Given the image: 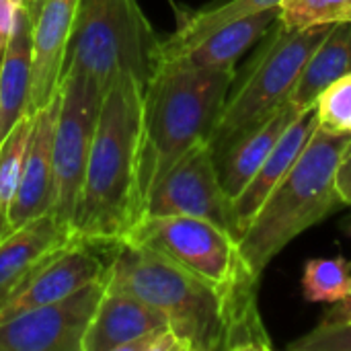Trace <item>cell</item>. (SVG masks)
I'll return each instance as SVG.
<instances>
[{"mask_svg":"<svg viewBox=\"0 0 351 351\" xmlns=\"http://www.w3.org/2000/svg\"><path fill=\"white\" fill-rule=\"evenodd\" d=\"M107 280L158 308L189 351L274 350L259 292H222L162 253L130 241L111 245Z\"/></svg>","mask_w":351,"mask_h":351,"instance_id":"1","label":"cell"},{"mask_svg":"<svg viewBox=\"0 0 351 351\" xmlns=\"http://www.w3.org/2000/svg\"><path fill=\"white\" fill-rule=\"evenodd\" d=\"M144 84L117 76L105 90L86 171L72 216L76 241L111 247L144 216L140 191Z\"/></svg>","mask_w":351,"mask_h":351,"instance_id":"2","label":"cell"},{"mask_svg":"<svg viewBox=\"0 0 351 351\" xmlns=\"http://www.w3.org/2000/svg\"><path fill=\"white\" fill-rule=\"evenodd\" d=\"M237 76V68H195L160 62L144 86L140 191H150L195 144L210 140Z\"/></svg>","mask_w":351,"mask_h":351,"instance_id":"3","label":"cell"},{"mask_svg":"<svg viewBox=\"0 0 351 351\" xmlns=\"http://www.w3.org/2000/svg\"><path fill=\"white\" fill-rule=\"evenodd\" d=\"M351 148V134H331L321 128L278 183L263 208L239 239V247L257 278L304 230L343 208L335 177Z\"/></svg>","mask_w":351,"mask_h":351,"instance_id":"4","label":"cell"},{"mask_svg":"<svg viewBox=\"0 0 351 351\" xmlns=\"http://www.w3.org/2000/svg\"><path fill=\"white\" fill-rule=\"evenodd\" d=\"M335 25L290 29L276 21L259 49L237 72L228 99L210 136L214 154H222L239 136L288 103L306 62Z\"/></svg>","mask_w":351,"mask_h":351,"instance_id":"5","label":"cell"},{"mask_svg":"<svg viewBox=\"0 0 351 351\" xmlns=\"http://www.w3.org/2000/svg\"><path fill=\"white\" fill-rule=\"evenodd\" d=\"M160 41L138 0H80L64 74L84 72L103 90L121 74L146 86L160 60Z\"/></svg>","mask_w":351,"mask_h":351,"instance_id":"6","label":"cell"},{"mask_svg":"<svg viewBox=\"0 0 351 351\" xmlns=\"http://www.w3.org/2000/svg\"><path fill=\"white\" fill-rule=\"evenodd\" d=\"M150 247L222 292H259V280L241 253L234 234L193 216H142L123 239Z\"/></svg>","mask_w":351,"mask_h":351,"instance_id":"7","label":"cell"},{"mask_svg":"<svg viewBox=\"0 0 351 351\" xmlns=\"http://www.w3.org/2000/svg\"><path fill=\"white\" fill-rule=\"evenodd\" d=\"M105 90L84 72L68 70L60 88V111L53 136V214L72 228L90 144Z\"/></svg>","mask_w":351,"mask_h":351,"instance_id":"8","label":"cell"},{"mask_svg":"<svg viewBox=\"0 0 351 351\" xmlns=\"http://www.w3.org/2000/svg\"><path fill=\"white\" fill-rule=\"evenodd\" d=\"M144 216L206 218L234 234L232 204L222 189L216 154L208 140L185 152L156 183L146 199Z\"/></svg>","mask_w":351,"mask_h":351,"instance_id":"9","label":"cell"},{"mask_svg":"<svg viewBox=\"0 0 351 351\" xmlns=\"http://www.w3.org/2000/svg\"><path fill=\"white\" fill-rule=\"evenodd\" d=\"M105 288L107 278L64 300L0 321V351H82Z\"/></svg>","mask_w":351,"mask_h":351,"instance_id":"10","label":"cell"},{"mask_svg":"<svg viewBox=\"0 0 351 351\" xmlns=\"http://www.w3.org/2000/svg\"><path fill=\"white\" fill-rule=\"evenodd\" d=\"M103 249L105 247L76 241L58 255H53L4 306H0V321L10 319L23 311L64 300L86 288L88 284L107 278L109 251L105 257L101 255Z\"/></svg>","mask_w":351,"mask_h":351,"instance_id":"11","label":"cell"},{"mask_svg":"<svg viewBox=\"0 0 351 351\" xmlns=\"http://www.w3.org/2000/svg\"><path fill=\"white\" fill-rule=\"evenodd\" d=\"M60 111V93L41 109L33 111V130L23 162V173L14 199L8 206V220L19 228L43 214L53 212L56 206V177H53V136Z\"/></svg>","mask_w":351,"mask_h":351,"instance_id":"12","label":"cell"},{"mask_svg":"<svg viewBox=\"0 0 351 351\" xmlns=\"http://www.w3.org/2000/svg\"><path fill=\"white\" fill-rule=\"evenodd\" d=\"M76 243L72 228L53 212L14 228L0 243V306H4L31 276L53 255Z\"/></svg>","mask_w":351,"mask_h":351,"instance_id":"13","label":"cell"},{"mask_svg":"<svg viewBox=\"0 0 351 351\" xmlns=\"http://www.w3.org/2000/svg\"><path fill=\"white\" fill-rule=\"evenodd\" d=\"M80 0H45L33 23L31 111L45 107L62 88Z\"/></svg>","mask_w":351,"mask_h":351,"instance_id":"14","label":"cell"},{"mask_svg":"<svg viewBox=\"0 0 351 351\" xmlns=\"http://www.w3.org/2000/svg\"><path fill=\"white\" fill-rule=\"evenodd\" d=\"M319 128V115L317 105L304 107L298 117L288 125V130L282 134L269 156L263 160L255 177L247 183V187L230 202L232 204V226L237 241L247 232L259 210L263 208L265 199L271 195V191L278 187V183L288 175V171L294 167L306 144L311 142L313 134Z\"/></svg>","mask_w":351,"mask_h":351,"instance_id":"15","label":"cell"},{"mask_svg":"<svg viewBox=\"0 0 351 351\" xmlns=\"http://www.w3.org/2000/svg\"><path fill=\"white\" fill-rule=\"evenodd\" d=\"M169 319L138 296L109 284L88 325L82 351H123L142 335L167 327Z\"/></svg>","mask_w":351,"mask_h":351,"instance_id":"16","label":"cell"},{"mask_svg":"<svg viewBox=\"0 0 351 351\" xmlns=\"http://www.w3.org/2000/svg\"><path fill=\"white\" fill-rule=\"evenodd\" d=\"M302 109L294 107L290 101L276 109L267 119L239 136L222 154L216 156L218 165V175L224 193L232 202L245 187L247 183L255 177L263 160L269 156L282 134L288 130V125L298 117Z\"/></svg>","mask_w":351,"mask_h":351,"instance_id":"17","label":"cell"},{"mask_svg":"<svg viewBox=\"0 0 351 351\" xmlns=\"http://www.w3.org/2000/svg\"><path fill=\"white\" fill-rule=\"evenodd\" d=\"M33 23L21 6L12 37L0 58V140L31 111V80H33Z\"/></svg>","mask_w":351,"mask_h":351,"instance_id":"18","label":"cell"},{"mask_svg":"<svg viewBox=\"0 0 351 351\" xmlns=\"http://www.w3.org/2000/svg\"><path fill=\"white\" fill-rule=\"evenodd\" d=\"M278 16L280 6H271L245 19L232 21L189 47L181 58H177V62L195 68H237L241 56L255 43H261V39L276 25Z\"/></svg>","mask_w":351,"mask_h":351,"instance_id":"19","label":"cell"},{"mask_svg":"<svg viewBox=\"0 0 351 351\" xmlns=\"http://www.w3.org/2000/svg\"><path fill=\"white\" fill-rule=\"evenodd\" d=\"M351 72V21L337 23L306 62L290 103L298 109L317 103L319 95L337 78Z\"/></svg>","mask_w":351,"mask_h":351,"instance_id":"20","label":"cell"},{"mask_svg":"<svg viewBox=\"0 0 351 351\" xmlns=\"http://www.w3.org/2000/svg\"><path fill=\"white\" fill-rule=\"evenodd\" d=\"M282 0H222L220 4L199 8L189 12L177 27L173 35L160 41V62L177 60L181 58L189 47L206 39L210 33L218 31L220 27L245 19L249 14H255L259 10L280 6Z\"/></svg>","mask_w":351,"mask_h":351,"instance_id":"21","label":"cell"},{"mask_svg":"<svg viewBox=\"0 0 351 351\" xmlns=\"http://www.w3.org/2000/svg\"><path fill=\"white\" fill-rule=\"evenodd\" d=\"M302 296L313 304H337L351 298V263L346 257L308 259L302 271Z\"/></svg>","mask_w":351,"mask_h":351,"instance_id":"22","label":"cell"},{"mask_svg":"<svg viewBox=\"0 0 351 351\" xmlns=\"http://www.w3.org/2000/svg\"><path fill=\"white\" fill-rule=\"evenodd\" d=\"M31 130H33V113L16 121L12 130L0 140V210L8 212L10 202L16 195Z\"/></svg>","mask_w":351,"mask_h":351,"instance_id":"23","label":"cell"},{"mask_svg":"<svg viewBox=\"0 0 351 351\" xmlns=\"http://www.w3.org/2000/svg\"><path fill=\"white\" fill-rule=\"evenodd\" d=\"M278 21L290 29L351 21V0H282Z\"/></svg>","mask_w":351,"mask_h":351,"instance_id":"24","label":"cell"},{"mask_svg":"<svg viewBox=\"0 0 351 351\" xmlns=\"http://www.w3.org/2000/svg\"><path fill=\"white\" fill-rule=\"evenodd\" d=\"M319 128L331 134H351V72L331 82L317 99Z\"/></svg>","mask_w":351,"mask_h":351,"instance_id":"25","label":"cell"},{"mask_svg":"<svg viewBox=\"0 0 351 351\" xmlns=\"http://www.w3.org/2000/svg\"><path fill=\"white\" fill-rule=\"evenodd\" d=\"M292 351H351V323L317 325L288 346Z\"/></svg>","mask_w":351,"mask_h":351,"instance_id":"26","label":"cell"},{"mask_svg":"<svg viewBox=\"0 0 351 351\" xmlns=\"http://www.w3.org/2000/svg\"><path fill=\"white\" fill-rule=\"evenodd\" d=\"M123 351H189L187 343L175 333L171 325L154 329L132 341Z\"/></svg>","mask_w":351,"mask_h":351,"instance_id":"27","label":"cell"},{"mask_svg":"<svg viewBox=\"0 0 351 351\" xmlns=\"http://www.w3.org/2000/svg\"><path fill=\"white\" fill-rule=\"evenodd\" d=\"M21 6H23V0H0V58L12 37Z\"/></svg>","mask_w":351,"mask_h":351,"instance_id":"28","label":"cell"},{"mask_svg":"<svg viewBox=\"0 0 351 351\" xmlns=\"http://www.w3.org/2000/svg\"><path fill=\"white\" fill-rule=\"evenodd\" d=\"M335 187L337 193L341 197V202L346 206H351V148L348 154L343 156L339 169H337V177H335Z\"/></svg>","mask_w":351,"mask_h":351,"instance_id":"29","label":"cell"},{"mask_svg":"<svg viewBox=\"0 0 351 351\" xmlns=\"http://www.w3.org/2000/svg\"><path fill=\"white\" fill-rule=\"evenodd\" d=\"M351 323V298L331 304V308L323 315L319 325H346Z\"/></svg>","mask_w":351,"mask_h":351,"instance_id":"30","label":"cell"},{"mask_svg":"<svg viewBox=\"0 0 351 351\" xmlns=\"http://www.w3.org/2000/svg\"><path fill=\"white\" fill-rule=\"evenodd\" d=\"M14 228H12V224H10V220H8V212L6 210H0V243L12 232Z\"/></svg>","mask_w":351,"mask_h":351,"instance_id":"31","label":"cell"},{"mask_svg":"<svg viewBox=\"0 0 351 351\" xmlns=\"http://www.w3.org/2000/svg\"><path fill=\"white\" fill-rule=\"evenodd\" d=\"M23 4H25V8H27V12H29L31 21H35V16L39 14V10H41V6L45 4V0H23Z\"/></svg>","mask_w":351,"mask_h":351,"instance_id":"32","label":"cell"},{"mask_svg":"<svg viewBox=\"0 0 351 351\" xmlns=\"http://www.w3.org/2000/svg\"><path fill=\"white\" fill-rule=\"evenodd\" d=\"M0 121H2V105H0Z\"/></svg>","mask_w":351,"mask_h":351,"instance_id":"33","label":"cell"},{"mask_svg":"<svg viewBox=\"0 0 351 351\" xmlns=\"http://www.w3.org/2000/svg\"><path fill=\"white\" fill-rule=\"evenodd\" d=\"M350 224H351V218H350Z\"/></svg>","mask_w":351,"mask_h":351,"instance_id":"34","label":"cell"}]
</instances>
